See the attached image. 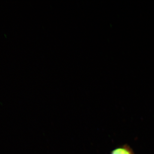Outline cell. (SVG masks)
<instances>
[{"label":"cell","mask_w":154,"mask_h":154,"mask_svg":"<svg viewBox=\"0 0 154 154\" xmlns=\"http://www.w3.org/2000/svg\"><path fill=\"white\" fill-rule=\"evenodd\" d=\"M110 154H134L132 148L128 145L125 144L116 148Z\"/></svg>","instance_id":"obj_1"}]
</instances>
